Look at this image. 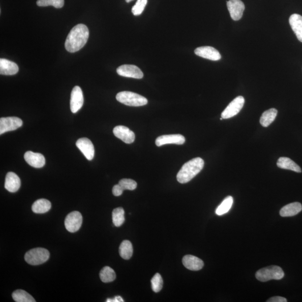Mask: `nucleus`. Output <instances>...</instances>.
Listing matches in <instances>:
<instances>
[{"label":"nucleus","instance_id":"1","mask_svg":"<svg viewBox=\"0 0 302 302\" xmlns=\"http://www.w3.org/2000/svg\"><path fill=\"white\" fill-rule=\"evenodd\" d=\"M89 36V31L84 24H80L72 28L68 34L65 48L71 53H75L82 49L87 43Z\"/></svg>","mask_w":302,"mask_h":302},{"label":"nucleus","instance_id":"2","mask_svg":"<svg viewBox=\"0 0 302 302\" xmlns=\"http://www.w3.org/2000/svg\"><path fill=\"white\" fill-rule=\"evenodd\" d=\"M205 162L200 157L195 158L185 163L177 174V181L181 183L189 182L201 172Z\"/></svg>","mask_w":302,"mask_h":302},{"label":"nucleus","instance_id":"3","mask_svg":"<svg viewBox=\"0 0 302 302\" xmlns=\"http://www.w3.org/2000/svg\"><path fill=\"white\" fill-rule=\"evenodd\" d=\"M117 101L130 107H141L148 103L146 97L130 91H122L116 96Z\"/></svg>","mask_w":302,"mask_h":302},{"label":"nucleus","instance_id":"4","mask_svg":"<svg viewBox=\"0 0 302 302\" xmlns=\"http://www.w3.org/2000/svg\"><path fill=\"white\" fill-rule=\"evenodd\" d=\"M256 279L261 282L271 280H280L283 278L284 272L278 266H271L260 269L256 273Z\"/></svg>","mask_w":302,"mask_h":302},{"label":"nucleus","instance_id":"5","mask_svg":"<svg viewBox=\"0 0 302 302\" xmlns=\"http://www.w3.org/2000/svg\"><path fill=\"white\" fill-rule=\"evenodd\" d=\"M50 252L47 249L38 247L28 251L24 258L29 264L38 265L46 263L50 258Z\"/></svg>","mask_w":302,"mask_h":302},{"label":"nucleus","instance_id":"6","mask_svg":"<svg viewBox=\"0 0 302 302\" xmlns=\"http://www.w3.org/2000/svg\"><path fill=\"white\" fill-rule=\"evenodd\" d=\"M244 104V99L243 96H239L236 97L224 109L221 114V118L223 120H226L235 117L242 110Z\"/></svg>","mask_w":302,"mask_h":302},{"label":"nucleus","instance_id":"7","mask_svg":"<svg viewBox=\"0 0 302 302\" xmlns=\"http://www.w3.org/2000/svg\"><path fill=\"white\" fill-rule=\"evenodd\" d=\"M82 224L83 216L78 211H73L68 214L64 220L65 227L71 233L78 231Z\"/></svg>","mask_w":302,"mask_h":302},{"label":"nucleus","instance_id":"8","mask_svg":"<svg viewBox=\"0 0 302 302\" xmlns=\"http://www.w3.org/2000/svg\"><path fill=\"white\" fill-rule=\"evenodd\" d=\"M23 125V121L18 117H10L0 119V134L16 130Z\"/></svg>","mask_w":302,"mask_h":302},{"label":"nucleus","instance_id":"9","mask_svg":"<svg viewBox=\"0 0 302 302\" xmlns=\"http://www.w3.org/2000/svg\"><path fill=\"white\" fill-rule=\"evenodd\" d=\"M118 74L123 77L136 79H141L144 77V73L140 68L134 65H121L117 69Z\"/></svg>","mask_w":302,"mask_h":302},{"label":"nucleus","instance_id":"10","mask_svg":"<svg viewBox=\"0 0 302 302\" xmlns=\"http://www.w3.org/2000/svg\"><path fill=\"white\" fill-rule=\"evenodd\" d=\"M227 6L230 12L231 17L235 21L242 19L243 11L245 9L244 3L241 0H230L227 1Z\"/></svg>","mask_w":302,"mask_h":302},{"label":"nucleus","instance_id":"11","mask_svg":"<svg viewBox=\"0 0 302 302\" xmlns=\"http://www.w3.org/2000/svg\"><path fill=\"white\" fill-rule=\"evenodd\" d=\"M84 104V96L82 90L76 86L73 88L71 94L70 108L73 113L79 111Z\"/></svg>","mask_w":302,"mask_h":302},{"label":"nucleus","instance_id":"12","mask_svg":"<svg viewBox=\"0 0 302 302\" xmlns=\"http://www.w3.org/2000/svg\"><path fill=\"white\" fill-rule=\"evenodd\" d=\"M76 145L88 160H92L95 155L94 147L92 142L87 138H81L77 140Z\"/></svg>","mask_w":302,"mask_h":302},{"label":"nucleus","instance_id":"13","mask_svg":"<svg viewBox=\"0 0 302 302\" xmlns=\"http://www.w3.org/2000/svg\"><path fill=\"white\" fill-rule=\"evenodd\" d=\"M114 136L120 139L125 144H132L135 140V134L128 127L123 125H118L113 129Z\"/></svg>","mask_w":302,"mask_h":302},{"label":"nucleus","instance_id":"14","mask_svg":"<svg viewBox=\"0 0 302 302\" xmlns=\"http://www.w3.org/2000/svg\"><path fill=\"white\" fill-rule=\"evenodd\" d=\"M195 54L202 58L211 60H219L221 59L220 53L213 47L205 46L198 47L194 51Z\"/></svg>","mask_w":302,"mask_h":302},{"label":"nucleus","instance_id":"15","mask_svg":"<svg viewBox=\"0 0 302 302\" xmlns=\"http://www.w3.org/2000/svg\"><path fill=\"white\" fill-rule=\"evenodd\" d=\"M185 142V138L181 134H170L158 137L156 140V145L160 147L167 144L181 145Z\"/></svg>","mask_w":302,"mask_h":302},{"label":"nucleus","instance_id":"16","mask_svg":"<svg viewBox=\"0 0 302 302\" xmlns=\"http://www.w3.org/2000/svg\"><path fill=\"white\" fill-rule=\"evenodd\" d=\"M24 159L29 165L35 168H42L46 164V160L43 154L32 151H27L24 154Z\"/></svg>","mask_w":302,"mask_h":302},{"label":"nucleus","instance_id":"17","mask_svg":"<svg viewBox=\"0 0 302 302\" xmlns=\"http://www.w3.org/2000/svg\"><path fill=\"white\" fill-rule=\"evenodd\" d=\"M182 263L186 269L192 271L201 270L204 267L203 261L201 259L191 255H187L183 257Z\"/></svg>","mask_w":302,"mask_h":302},{"label":"nucleus","instance_id":"18","mask_svg":"<svg viewBox=\"0 0 302 302\" xmlns=\"http://www.w3.org/2000/svg\"><path fill=\"white\" fill-rule=\"evenodd\" d=\"M21 186V181L17 175L13 172L8 173L6 176L5 187L10 193H15Z\"/></svg>","mask_w":302,"mask_h":302},{"label":"nucleus","instance_id":"19","mask_svg":"<svg viewBox=\"0 0 302 302\" xmlns=\"http://www.w3.org/2000/svg\"><path fill=\"white\" fill-rule=\"evenodd\" d=\"M19 71L18 65L6 59L0 60V74L3 75H14Z\"/></svg>","mask_w":302,"mask_h":302},{"label":"nucleus","instance_id":"20","mask_svg":"<svg viewBox=\"0 0 302 302\" xmlns=\"http://www.w3.org/2000/svg\"><path fill=\"white\" fill-rule=\"evenodd\" d=\"M289 22L298 39L302 42V16L297 14H293L290 16Z\"/></svg>","mask_w":302,"mask_h":302},{"label":"nucleus","instance_id":"21","mask_svg":"<svg viewBox=\"0 0 302 302\" xmlns=\"http://www.w3.org/2000/svg\"><path fill=\"white\" fill-rule=\"evenodd\" d=\"M302 210V206L300 203L295 202L284 206L280 211L281 217H292L300 213Z\"/></svg>","mask_w":302,"mask_h":302},{"label":"nucleus","instance_id":"22","mask_svg":"<svg viewBox=\"0 0 302 302\" xmlns=\"http://www.w3.org/2000/svg\"><path fill=\"white\" fill-rule=\"evenodd\" d=\"M277 166L281 169L292 170L299 173L302 172L301 167L291 158L288 157L279 158L277 162Z\"/></svg>","mask_w":302,"mask_h":302},{"label":"nucleus","instance_id":"23","mask_svg":"<svg viewBox=\"0 0 302 302\" xmlns=\"http://www.w3.org/2000/svg\"><path fill=\"white\" fill-rule=\"evenodd\" d=\"M52 205L47 199H40L36 201L32 205L31 209L36 214H44L51 210Z\"/></svg>","mask_w":302,"mask_h":302},{"label":"nucleus","instance_id":"24","mask_svg":"<svg viewBox=\"0 0 302 302\" xmlns=\"http://www.w3.org/2000/svg\"><path fill=\"white\" fill-rule=\"evenodd\" d=\"M277 110L272 108L263 113L260 120V123L264 127H268L274 121L277 116Z\"/></svg>","mask_w":302,"mask_h":302},{"label":"nucleus","instance_id":"25","mask_svg":"<svg viewBox=\"0 0 302 302\" xmlns=\"http://www.w3.org/2000/svg\"><path fill=\"white\" fill-rule=\"evenodd\" d=\"M120 254L122 258L129 260L131 258L133 253L132 244L128 240L123 241L119 249Z\"/></svg>","mask_w":302,"mask_h":302},{"label":"nucleus","instance_id":"26","mask_svg":"<svg viewBox=\"0 0 302 302\" xmlns=\"http://www.w3.org/2000/svg\"><path fill=\"white\" fill-rule=\"evenodd\" d=\"M234 203L233 197L231 196H228L223 200V201L218 207L215 211L216 214L218 215H222L228 213L230 211L232 205Z\"/></svg>","mask_w":302,"mask_h":302},{"label":"nucleus","instance_id":"27","mask_svg":"<svg viewBox=\"0 0 302 302\" xmlns=\"http://www.w3.org/2000/svg\"><path fill=\"white\" fill-rule=\"evenodd\" d=\"M12 297L16 302H35L33 297L26 291L21 289L14 291Z\"/></svg>","mask_w":302,"mask_h":302},{"label":"nucleus","instance_id":"28","mask_svg":"<svg viewBox=\"0 0 302 302\" xmlns=\"http://www.w3.org/2000/svg\"><path fill=\"white\" fill-rule=\"evenodd\" d=\"M100 278L104 283L112 282L116 279V274L112 268L105 267L100 272Z\"/></svg>","mask_w":302,"mask_h":302},{"label":"nucleus","instance_id":"29","mask_svg":"<svg viewBox=\"0 0 302 302\" xmlns=\"http://www.w3.org/2000/svg\"><path fill=\"white\" fill-rule=\"evenodd\" d=\"M112 218L114 226L117 227L121 226L125 221L123 208L119 207L114 209L112 213Z\"/></svg>","mask_w":302,"mask_h":302},{"label":"nucleus","instance_id":"30","mask_svg":"<svg viewBox=\"0 0 302 302\" xmlns=\"http://www.w3.org/2000/svg\"><path fill=\"white\" fill-rule=\"evenodd\" d=\"M64 0H38L36 4L39 6H53L57 9L62 8L64 5Z\"/></svg>","mask_w":302,"mask_h":302},{"label":"nucleus","instance_id":"31","mask_svg":"<svg viewBox=\"0 0 302 302\" xmlns=\"http://www.w3.org/2000/svg\"><path fill=\"white\" fill-rule=\"evenodd\" d=\"M151 287L155 293L161 291L163 287V280L161 275L158 273L155 274L151 279Z\"/></svg>","mask_w":302,"mask_h":302},{"label":"nucleus","instance_id":"32","mask_svg":"<svg viewBox=\"0 0 302 302\" xmlns=\"http://www.w3.org/2000/svg\"><path fill=\"white\" fill-rule=\"evenodd\" d=\"M148 4V0H137L135 5L132 9V12L134 15H140L144 11L145 7Z\"/></svg>","mask_w":302,"mask_h":302},{"label":"nucleus","instance_id":"33","mask_svg":"<svg viewBox=\"0 0 302 302\" xmlns=\"http://www.w3.org/2000/svg\"><path fill=\"white\" fill-rule=\"evenodd\" d=\"M119 184L124 190H133L136 189L137 182L133 180L130 179H123L121 180Z\"/></svg>","mask_w":302,"mask_h":302},{"label":"nucleus","instance_id":"34","mask_svg":"<svg viewBox=\"0 0 302 302\" xmlns=\"http://www.w3.org/2000/svg\"><path fill=\"white\" fill-rule=\"evenodd\" d=\"M124 189L120 184L114 185L113 188V194L116 197H119L123 193Z\"/></svg>","mask_w":302,"mask_h":302},{"label":"nucleus","instance_id":"35","mask_svg":"<svg viewBox=\"0 0 302 302\" xmlns=\"http://www.w3.org/2000/svg\"><path fill=\"white\" fill-rule=\"evenodd\" d=\"M267 302H287V300L285 298L280 296H275L271 298L267 301Z\"/></svg>","mask_w":302,"mask_h":302},{"label":"nucleus","instance_id":"36","mask_svg":"<svg viewBox=\"0 0 302 302\" xmlns=\"http://www.w3.org/2000/svg\"><path fill=\"white\" fill-rule=\"evenodd\" d=\"M124 301L121 296H116L114 299H107V302H123Z\"/></svg>","mask_w":302,"mask_h":302},{"label":"nucleus","instance_id":"37","mask_svg":"<svg viewBox=\"0 0 302 302\" xmlns=\"http://www.w3.org/2000/svg\"><path fill=\"white\" fill-rule=\"evenodd\" d=\"M126 2L127 3L130 2V1H133V0H125Z\"/></svg>","mask_w":302,"mask_h":302}]
</instances>
